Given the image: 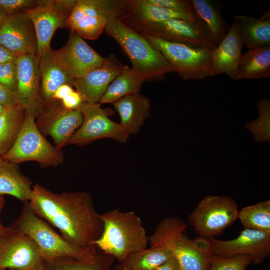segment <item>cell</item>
<instances>
[{
    "label": "cell",
    "instance_id": "1",
    "mask_svg": "<svg viewBox=\"0 0 270 270\" xmlns=\"http://www.w3.org/2000/svg\"><path fill=\"white\" fill-rule=\"evenodd\" d=\"M39 217L58 228L72 244L90 252L104 230V222L92 196L84 192L57 194L40 184L33 186L28 202Z\"/></svg>",
    "mask_w": 270,
    "mask_h": 270
},
{
    "label": "cell",
    "instance_id": "2",
    "mask_svg": "<svg viewBox=\"0 0 270 270\" xmlns=\"http://www.w3.org/2000/svg\"><path fill=\"white\" fill-rule=\"evenodd\" d=\"M186 222L176 217L162 220L148 236L150 246H160L170 250L180 270H207L212 256L208 239H190L185 234Z\"/></svg>",
    "mask_w": 270,
    "mask_h": 270
},
{
    "label": "cell",
    "instance_id": "3",
    "mask_svg": "<svg viewBox=\"0 0 270 270\" xmlns=\"http://www.w3.org/2000/svg\"><path fill=\"white\" fill-rule=\"evenodd\" d=\"M104 230L95 246L122 264L131 254L147 248L148 237L141 218L134 212L118 210L101 214Z\"/></svg>",
    "mask_w": 270,
    "mask_h": 270
},
{
    "label": "cell",
    "instance_id": "4",
    "mask_svg": "<svg viewBox=\"0 0 270 270\" xmlns=\"http://www.w3.org/2000/svg\"><path fill=\"white\" fill-rule=\"evenodd\" d=\"M106 33L120 45L130 58L132 68L145 82L160 80L174 70L162 54L143 36L125 25L119 20H110Z\"/></svg>",
    "mask_w": 270,
    "mask_h": 270
},
{
    "label": "cell",
    "instance_id": "5",
    "mask_svg": "<svg viewBox=\"0 0 270 270\" xmlns=\"http://www.w3.org/2000/svg\"><path fill=\"white\" fill-rule=\"evenodd\" d=\"M10 227L29 236L38 246L43 260L62 258L90 262L94 260L100 250L90 252L78 248L58 234L46 220L37 216L29 203L24 204L19 218Z\"/></svg>",
    "mask_w": 270,
    "mask_h": 270
},
{
    "label": "cell",
    "instance_id": "6",
    "mask_svg": "<svg viewBox=\"0 0 270 270\" xmlns=\"http://www.w3.org/2000/svg\"><path fill=\"white\" fill-rule=\"evenodd\" d=\"M160 51L174 72L184 80H202L214 76L212 50L143 36Z\"/></svg>",
    "mask_w": 270,
    "mask_h": 270
},
{
    "label": "cell",
    "instance_id": "7",
    "mask_svg": "<svg viewBox=\"0 0 270 270\" xmlns=\"http://www.w3.org/2000/svg\"><path fill=\"white\" fill-rule=\"evenodd\" d=\"M36 117L25 112L22 127L18 138L4 159L18 164L33 161L46 167H56L64 162V154L50 144L38 129Z\"/></svg>",
    "mask_w": 270,
    "mask_h": 270
},
{
    "label": "cell",
    "instance_id": "8",
    "mask_svg": "<svg viewBox=\"0 0 270 270\" xmlns=\"http://www.w3.org/2000/svg\"><path fill=\"white\" fill-rule=\"evenodd\" d=\"M238 205L226 196H209L202 199L189 216L198 237L210 239L222 234L238 220Z\"/></svg>",
    "mask_w": 270,
    "mask_h": 270
},
{
    "label": "cell",
    "instance_id": "9",
    "mask_svg": "<svg viewBox=\"0 0 270 270\" xmlns=\"http://www.w3.org/2000/svg\"><path fill=\"white\" fill-rule=\"evenodd\" d=\"M76 0H37V5L22 11L32 22L36 36L38 60L50 50L58 28H68L67 22Z\"/></svg>",
    "mask_w": 270,
    "mask_h": 270
},
{
    "label": "cell",
    "instance_id": "10",
    "mask_svg": "<svg viewBox=\"0 0 270 270\" xmlns=\"http://www.w3.org/2000/svg\"><path fill=\"white\" fill-rule=\"evenodd\" d=\"M40 248L27 234L10 226L0 230V268L4 270H42Z\"/></svg>",
    "mask_w": 270,
    "mask_h": 270
},
{
    "label": "cell",
    "instance_id": "11",
    "mask_svg": "<svg viewBox=\"0 0 270 270\" xmlns=\"http://www.w3.org/2000/svg\"><path fill=\"white\" fill-rule=\"evenodd\" d=\"M142 36H151L173 42L214 50L217 46L208 32L196 21L172 18L141 24L132 28Z\"/></svg>",
    "mask_w": 270,
    "mask_h": 270
},
{
    "label": "cell",
    "instance_id": "12",
    "mask_svg": "<svg viewBox=\"0 0 270 270\" xmlns=\"http://www.w3.org/2000/svg\"><path fill=\"white\" fill-rule=\"evenodd\" d=\"M100 106L99 103L84 102L78 109L82 116V123L72 136L68 144L84 146L106 138L120 143L126 142L130 134L120 124L112 120Z\"/></svg>",
    "mask_w": 270,
    "mask_h": 270
},
{
    "label": "cell",
    "instance_id": "13",
    "mask_svg": "<svg viewBox=\"0 0 270 270\" xmlns=\"http://www.w3.org/2000/svg\"><path fill=\"white\" fill-rule=\"evenodd\" d=\"M17 70L18 102L25 112L36 118L43 111L39 60L34 54L19 55L15 61Z\"/></svg>",
    "mask_w": 270,
    "mask_h": 270
},
{
    "label": "cell",
    "instance_id": "14",
    "mask_svg": "<svg viewBox=\"0 0 270 270\" xmlns=\"http://www.w3.org/2000/svg\"><path fill=\"white\" fill-rule=\"evenodd\" d=\"M58 102L44 106L36 122L42 134L50 136L55 146L62 150L81 126L83 118L78 110L66 109Z\"/></svg>",
    "mask_w": 270,
    "mask_h": 270
},
{
    "label": "cell",
    "instance_id": "15",
    "mask_svg": "<svg viewBox=\"0 0 270 270\" xmlns=\"http://www.w3.org/2000/svg\"><path fill=\"white\" fill-rule=\"evenodd\" d=\"M213 255L230 257L237 254L251 256L253 262L260 264L270 256V232L244 228L234 240L208 239Z\"/></svg>",
    "mask_w": 270,
    "mask_h": 270
},
{
    "label": "cell",
    "instance_id": "16",
    "mask_svg": "<svg viewBox=\"0 0 270 270\" xmlns=\"http://www.w3.org/2000/svg\"><path fill=\"white\" fill-rule=\"evenodd\" d=\"M56 59L74 80L100 66L104 60L76 32L71 30L66 44L52 50Z\"/></svg>",
    "mask_w": 270,
    "mask_h": 270
},
{
    "label": "cell",
    "instance_id": "17",
    "mask_svg": "<svg viewBox=\"0 0 270 270\" xmlns=\"http://www.w3.org/2000/svg\"><path fill=\"white\" fill-rule=\"evenodd\" d=\"M0 44L18 56L31 54L37 56L35 28L22 12L6 18L0 28Z\"/></svg>",
    "mask_w": 270,
    "mask_h": 270
},
{
    "label": "cell",
    "instance_id": "18",
    "mask_svg": "<svg viewBox=\"0 0 270 270\" xmlns=\"http://www.w3.org/2000/svg\"><path fill=\"white\" fill-rule=\"evenodd\" d=\"M124 66L115 56L110 55L105 58L100 66L84 76L76 79L74 86L85 102L98 104L110 84L120 74Z\"/></svg>",
    "mask_w": 270,
    "mask_h": 270
},
{
    "label": "cell",
    "instance_id": "19",
    "mask_svg": "<svg viewBox=\"0 0 270 270\" xmlns=\"http://www.w3.org/2000/svg\"><path fill=\"white\" fill-rule=\"evenodd\" d=\"M243 46L238 25L234 20L225 37L212 50L214 76L226 74L232 80H237Z\"/></svg>",
    "mask_w": 270,
    "mask_h": 270
},
{
    "label": "cell",
    "instance_id": "20",
    "mask_svg": "<svg viewBox=\"0 0 270 270\" xmlns=\"http://www.w3.org/2000/svg\"><path fill=\"white\" fill-rule=\"evenodd\" d=\"M172 18L196 20L184 14L153 4L148 0H127L122 15L118 20L133 28L141 24Z\"/></svg>",
    "mask_w": 270,
    "mask_h": 270
},
{
    "label": "cell",
    "instance_id": "21",
    "mask_svg": "<svg viewBox=\"0 0 270 270\" xmlns=\"http://www.w3.org/2000/svg\"><path fill=\"white\" fill-rule=\"evenodd\" d=\"M52 50L44 54L38 60L41 94L44 106L54 102L52 96L60 86L68 84L73 87L75 80L56 59Z\"/></svg>",
    "mask_w": 270,
    "mask_h": 270
},
{
    "label": "cell",
    "instance_id": "22",
    "mask_svg": "<svg viewBox=\"0 0 270 270\" xmlns=\"http://www.w3.org/2000/svg\"><path fill=\"white\" fill-rule=\"evenodd\" d=\"M120 118V124L131 135L137 134L151 116L150 101L140 93L127 96L113 103Z\"/></svg>",
    "mask_w": 270,
    "mask_h": 270
},
{
    "label": "cell",
    "instance_id": "23",
    "mask_svg": "<svg viewBox=\"0 0 270 270\" xmlns=\"http://www.w3.org/2000/svg\"><path fill=\"white\" fill-rule=\"evenodd\" d=\"M237 25L243 44L251 50L270 46V10L260 18L236 16L234 20Z\"/></svg>",
    "mask_w": 270,
    "mask_h": 270
},
{
    "label": "cell",
    "instance_id": "24",
    "mask_svg": "<svg viewBox=\"0 0 270 270\" xmlns=\"http://www.w3.org/2000/svg\"><path fill=\"white\" fill-rule=\"evenodd\" d=\"M30 180L20 172L18 164L0 156V194L14 196L24 202H28L32 194Z\"/></svg>",
    "mask_w": 270,
    "mask_h": 270
},
{
    "label": "cell",
    "instance_id": "25",
    "mask_svg": "<svg viewBox=\"0 0 270 270\" xmlns=\"http://www.w3.org/2000/svg\"><path fill=\"white\" fill-rule=\"evenodd\" d=\"M196 20L202 24L218 46L230 28L220 10L209 0H190Z\"/></svg>",
    "mask_w": 270,
    "mask_h": 270
},
{
    "label": "cell",
    "instance_id": "26",
    "mask_svg": "<svg viewBox=\"0 0 270 270\" xmlns=\"http://www.w3.org/2000/svg\"><path fill=\"white\" fill-rule=\"evenodd\" d=\"M145 80L132 68L124 66L120 74L112 82L99 104H113L128 95L140 93Z\"/></svg>",
    "mask_w": 270,
    "mask_h": 270
},
{
    "label": "cell",
    "instance_id": "27",
    "mask_svg": "<svg viewBox=\"0 0 270 270\" xmlns=\"http://www.w3.org/2000/svg\"><path fill=\"white\" fill-rule=\"evenodd\" d=\"M270 75V46L248 50L242 54L237 80L268 78Z\"/></svg>",
    "mask_w": 270,
    "mask_h": 270
},
{
    "label": "cell",
    "instance_id": "28",
    "mask_svg": "<svg viewBox=\"0 0 270 270\" xmlns=\"http://www.w3.org/2000/svg\"><path fill=\"white\" fill-rule=\"evenodd\" d=\"M24 118L25 110L20 106L6 108L0 116V156L6 154L14 144Z\"/></svg>",
    "mask_w": 270,
    "mask_h": 270
},
{
    "label": "cell",
    "instance_id": "29",
    "mask_svg": "<svg viewBox=\"0 0 270 270\" xmlns=\"http://www.w3.org/2000/svg\"><path fill=\"white\" fill-rule=\"evenodd\" d=\"M172 256L166 248L150 246L131 254L116 268L122 270H154Z\"/></svg>",
    "mask_w": 270,
    "mask_h": 270
},
{
    "label": "cell",
    "instance_id": "30",
    "mask_svg": "<svg viewBox=\"0 0 270 270\" xmlns=\"http://www.w3.org/2000/svg\"><path fill=\"white\" fill-rule=\"evenodd\" d=\"M115 260L100 251L97 258L90 262L69 258L43 260L42 270H110Z\"/></svg>",
    "mask_w": 270,
    "mask_h": 270
},
{
    "label": "cell",
    "instance_id": "31",
    "mask_svg": "<svg viewBox=\"0 0 270 270\" xmlns=\"http://www.w3.org/2000/svg\"><path fill=\"white\" fill-rule=\"evenodd\" d=\"M238 220L244 228L270 232V200L242 208L238 210Z\"/></svg>",
    "mask_w": 270,
    "mask_h": 270
},
{
    "label": "cell",
    "instance_id": "32",
    "mask_svg": "<svg viewBox=\"0 0 270 270\" xmlns=\"http://www.w3.org/2000/svg\"><path fill=\"white\" fill-rule=\"evenodd\" d=\"M259 118L246 124L245 127L251 132L256 142H270V102L263 99L257 104Z\"/></svg>",
    "mask_w": 270,
    "mask_h": 270
},
{
    "label": "cell",
    "instance_id": "33",
    "mask_svg": "<svg viewBox=\"0 0 270 270\" xmlns=\"http://www.w3.org/2000/svg\"><path fill=\"white\" fill-rule=\"evenodd\" d=\"M110 20L104 18L86 16L80 20L71 30L76 32L83 38L95 40L106 30Z\"/></svg>",
    "mask_w": 270,
    "mask_h": 270
},
{
    "label": "cell",
    "instance_id": "34",
    "mask_svg": "<svg viewBox=\"0 0 270 270\" xmlns=\"http://www.w3.org/2000/svg\"><path fill=\"white\" fill-rule=\"evenodd\" d=\"M253 259L248 254H237L230 257L212 256L207 270H246Z\"/></svg>",
    "mask_w": 270,
    "mask_h": 270
},
{
    "label": "cell",
    "instance_id": "35",
    "mask_svg": "<svg viewBox=\"0 0 270 270\" xmlns=\"http://www.w3.org/2000/svg\"><path fill=\"white\" fill-rule=\"evenodd\" d=\"M0 83L16 97L17 90V70L15 62L0 65Z\"/></svg>",
    "mask_w": 270,
    "mask_h": 270
},
{
    "label": "cell",
    "instance_id": "36",
    "mask_svg": "<svg viewBox=\"0 0 270 270\" xmlns=\"http://www.w3.org/2000/svg\"><path fill=\"white\" fill-rule=\"evenodd\" d=\"M158 6L187 15L193 19L196 18L190 0H148Z\"/></svg>",
    "mask_w": 270,
    "mask_h": 270
},
{
    "label": "cell",
    "instance_id": "37",
    "mask_svg": "<svg viewBox=\"0 0 270 270\" xmlns=\"http://www.w3.org/2000/svg\"><path fill=\"white\" fill-rule=\"evenodd\" d=\"M37 4V0H0V7L8 15L33 8Z\"/></svg>",
    "mask_w": 270,
    "mask_h": 270
},
{
    "label": "cell",
    "instance_id": "38",
    "mask_svg": "<svg viewBox=\"0 0 270 270\" xmlns=\"http://www.w3.org/2000/svg\"><path fill=\"white\" fill-rule=\"evenodd\" d=\"M61 101L62 106L70 110H78L85 102L81 94L74 90Z\"/></svg>",
    "mask_w": 270,
    "mask_h": 270
},
{
    "label": "cell",
    "instance_id": "39",
    "mask_svg": "<svg viewBox=\"0 0 270 270\" xmlns=\"http://www.w3.org/2000/svg\"><path fill=\"white\" fill-rule=\"evenodd\" d=\"M0 104L6 108L19 106L16 96L0 83Z\"/></svg>",
    "mask_w": 270,
    "mask_h": 270
},
{
    "label": "cell",
    "instance_id": "40",
    "mask_svg": "<svg viewBox=\"0 0 270 270\" xmlns=\"http://www.w3.org/2000/svg\"><path fill=\"white\" fill-rule=\"evenodd\" d=\"M18 56L0 44V65L15 62Z\"/></svg>",
    "mask_w": 270,
    "mask_h": 270
},
{
    "label": "cell",
    "instance_id": "41",
    "mask_svg": "<svg viewBox=\"0 0 270 270\" xmlns=\"http://www.w3.org/2000/svg\"><path fill=\"white\" fill-rule=\"evenodd\" d=\"M74 90L72 86L68 84H64L60 86L52 96V102L62 100Z\"/></svg>",
    "mask_w": 270,
    "mask_h": 270
},
{
    "label": "cell",
    "instance_id": "42",
    "mask_svg": "<svg viewBox=\"0 0 270 270\" xmlns=\"http://www.w3.org/2000/svg\"><path fill=\"white\" fill-rule=\"evenodd\" d=\"M154 270H180V268L177 261L172 256L168 261Z\"/></svg>",
    "mask_w": 270,
    "mask_h": 270
},
{
    "label": "cell",
    "instance_id": "43",
    "mask_svg": "<svg viewBox=\"0 0 270 270\" xmlns=\"http://www.w3.org/2000/svg\"><path fill=\"white\" fill-rule=\"evenodd\" d=\"M8 16V14L0 7V28L6 18Z\"/></svg>",
    "mask_w": 270,
    "mask_h": 270
},
{
    "label": "cell",
    "instance_id": "44",
    "mask_svg": "<svg viewBox=\"0 0 270 270\" xmlns=\"http://www.w3.org/2000/svg\"><path fill=\"white\" fill-rule=\"evenodd\" d=\"M4 203H5V200H4V196L0 194V214L4 206ZM4 226H2L0 221V230H2Z\"/></svg>",
    "mask_w": 270,
    "mask_h": 270
},
{
    "label": "cell",
    "instance_id": "45",
    "mask_svg": "<svg viewBox=\"0 0 270 270\" xmlns=\"http://www.w3.org/2000/svg\"><path fill=\"white\" fill-rule=\"evenodd\" d=\"M6 108L0 104V116L4 113Z\"/></svg>",
    "mask_w": 270,
    "mask_h": 270
},
{
    "label": "cell",
    "instance_id": "46",
    "mask_svg": "<svg viewBox=\"0 0 270 270\" xmlns=\"http://www.w3.org/2000/svg\"><path fill=\"white\" fill-rule=\"evenodd\" d=\"M114 270H122L116 267Z\"/></svg>",
    "mask_w": 270,
    "mask_h": 270
},
{
    "label": "cell",
    "instance_id": "47",
    "mask_svg": "<svg viewBox=\"0 0 270 270\" xmlns=\"http://www.w3.org/2000/svg\"><path fill=\"white\" fill-rule=\"evenodd\" d=\"M0 270H4V269H2V268H0Z\"/></svg>",
    "mask_w": 270,
    "mask_h": 270
},
{
    "label": "cell",
    "instance_id": "48",
    "mask_svg": "<svg viewBox=\"0 0 270 270\" xmlns=\"http://www.w3.org/2000/svg\"></svg>",
    "mask_w": 270,
    "mask_h": 270
}]
</instances>
